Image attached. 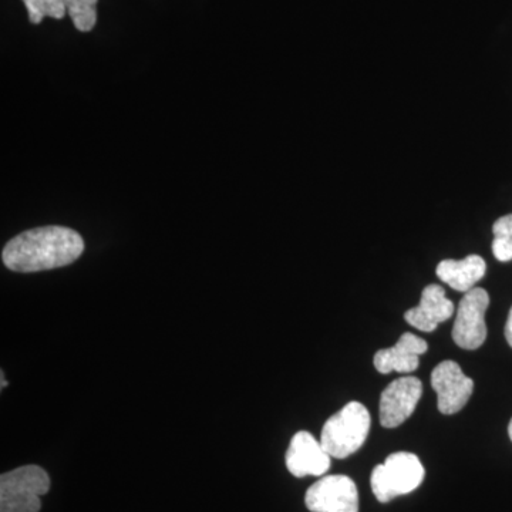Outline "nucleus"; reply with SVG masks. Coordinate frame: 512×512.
<instances>
[{
  "label": "nucleus",
  "mask_w": 512,
  "mask_h": 512,
  "mask_svg": "<svg viewBox=\"0 0 512 512\" xmlns=\"http://www.w3.org/2000/svg\"><path fill=\"white\" fill-rule=\"evenodd\" d=\"M84 241L79 232L66 227H40L22 232L3 248V264L10 271H49L73 264L82 256Z\"/></svg>",
  "instance_id": "1"
},
{
  "label": "nucleus",
  "mask_w": 512,
  "mask_h": 512,
  "mask_svg": "<svg viewBox=\"0 0 512 512\" xmlns=\"http://www.w3.org/2000/svg\"><path fill=\"white\" fill-rule=\"evenodd\" d=\"M370 426L372 420L365 404L350 402L326 421L320 434V443L330 457L343 460L363 447Z\"/></svg>",
  "instance_id": "2"
},
{
  "label": "nucleus",
  "mask_w": 512,
  "mask_h": 512,
  "mask_svg": "<svg viewBox=\"0 0 512 512\" xmlns=\"http://www.w3.org/2000/svg\"><path fill=\"white\" fill-rule=\"evenodd\" d=\"M424 474L426 471L416 454L399 451L375 467L370 485L379 503H389L393 498L417 490L423 483Z\"/></svg>",
  "instance_id": "3"
},
{
  "label": "nucleus",
  "mask_w": 512,
  "mask_h": 512,
  "mask_svg": "<svg viewBox=\"0 0 512 512\" xmlns=\"http://www.w3.org/2000/svg\"><path fill=\"white\" fill-rule=\"evenodd\" d=\"M49 474L39 466H25L0 477V512H39L49 493Z\"/></svg>",
  "instance_id": "4"
},
{
  "label": "nucleus",
  "mask_w": 512,
  "mask_h": 512,
  "mask_svg": "<svg viewBox=\"0 0 512 512\" xmlns=\"http://www.w3.org/2000/svg\"><path fill=\"white\" fill-rule=\"evenodd\" d=\"M490 306V295L483 288L466 292L458 303L456 322L453 326V340L458 348L477 350L487 339L485 312Z\"/></svg>",
  "instance_id": "5"
},
{
  "label": "nucleus",
  "mask_w": 512,
  "mask_h": 512,
  "mask_svg": "<svg viewBox=\"0 0 512 512\" xmlns=\"http://www.w3.org/2000/svg\"><path fill=\"white\" fill-rule=\"evenodd\" d=\"M306 508L312 512H359V493L348 476H326L309 487Z\"/></svg>",
  "instance_id": "6"
},
{
  "label": "nucleus",
  "mask_w": 512,
  "mask_h": 512,
  "mask_svg": "<svg viewBox=\"0 0 512 512\" xmlns=\"http://www.w3.org/2000/svg\"><path fill=\"white\" fill-rule=\"evenodd\" d=\"M431 387L437 393L440 413L451 416L463 410L474 392V382L453 360H446L431 373Z\"/></svg>",
  "instance_id": "7"
},
{
  "label": "nucleus",
  "mask_w": 512,
  "mask_h": 512,
  "mask_svg": "<svg viewBox=\"0 0 512 512\" xmlns=\"http://www.w3.org/2000/svg\"><path fill=\"white\" fill-rule=\"evenodd\" d=\"M423 394V383L414 376L399 377L383 390L380 397V424L396 429L416 410Z\"/></svg>",
  "instance_id": "8"
},
{
  "label": "nucleus",
  "mask_w": 512,
  "mask_h": 512,
  "mask_svg": "<svg viewBox=\"0 0 512 512\" xmlns=\"http://www.w3.org/2000/svg\"><path fill=\"white\" fill-rule=\"evenodd\" d=\"M328 451L308 431H299L292 437L286 451V468L296 478L322 477L330 468Z\"/></svg>",
  "instance_id": "9"
},
{
  "label": "nucleus",
  "mask_w": 512,
  "mask_h": 512,
  "mask_svg": "<svg viewBox=\"0 0 512 512\" xmlns=\"http://www.w3.org/2000/svg\"><path fill=\"white\" fill-rule=\"evenodd\" d=\"M429 350L426 340L413 335V333H404L400 336L396 346L389 349H382L375 355V367L377 372L382 375L389 373H413L419 369L420 356Z\"/></svg>",
  "instance_id": "10"
},
{
  "label": "nucleus",
  "mask_w": 512,
  "mask_h": 512,
  "mask_svg": "<svg viewBox=\"0 0 512 512\" xmlns=\"http://www.w3.org/2000/svg\"><path fill=\"white\" fill-rule=\"evenodd\" d=\"M453 313L454 303L446 298L443 286L429 285L423 289L419 305L404 313V319L413 328L430 333L450 319Z\"/></svg>",
  "instance_id": "11"
},
{
  "label": "nucleus",
  "mask_w": 512,
  "mask_h": 512,
  "mask_svg": "<svg viewBox=\"0 0 512 512\" xmlns=\"http://www.w3.org/2000/svg\"><path fill=\"white\" fill-rule=\"evenodd\" d=\"M485 271L487 264L480 255H468L460 261L444 259L437 265L436 274L454 291L466 293L484 278Z\"/></svg>",
  "instance_id": "12"
},
{
  "label": "nucleus",
  "mask_w": 512,
  "mask_h": 512,
  "mask_svg": "<svg viewBox=\"0 0 512 512\" xmlns=\"http://www.w3.org/2000/svg\"><path fill=\"white\" fill-rule=\"evenodd\" d=\"M97 2L99 0H64L67 13H69L74 26L80 32H90L96 25Z\"/></svg>",
  "instance_id": "13"
},
{
  "label": "nucleus",
  "mask_w": 512,
  "mask_h": 512,
  "mask_svg": "<svg viewBox=\"0 0 512 512\" xmlns=\"http://www.w3.org/2000/svg\"><path fill=\"white\" fill-rule=\"evenodd\" d=\"M493 254L500 262L512 261V214L495 221L493 227Z\"/></svg>",
  "instance_id": "14"
},
{
  "label": "nucleus",
  "mask_w": 512,
  "mask_h": 512,
  "mask_svg": "<svg viewBox=\"0 0 512 512\" xmlns=\"http://www.w3.org/2000/svg\"><path fill=\"white\" fill-rule=\"evenodd\" d=\"M28 9L29 20L33 25H39L43 19H63L67 9L64 0H23Z\"/></svg>",
  "instance_id": "15"
},
{
  "label": "nucleus",
  "mask_w": 512,
  "mask_h": 512,
  "mask_svg": "<svg viewBox=\"0 0 512 512\" xmlns=\"http://www.w3.org/2000/svg\"><path fill=\"white\" fill-rule=\"evenodd\" d=\"M505 339H507L508 345L512 348V308L508 313L507 325H505Z\"/></svg>",
  "instance_id": "16"
},
{
  "label": "nucleus",
  "mask_w": 512,
  "mask_h": 512,
  "mask_svg": "<svg viewBox=\"0 0 512 512\" xmlns=\"http://www.w3.org/2000/svg\"><path fill=\"white\" fill-rule=\"evenodd\" d=\"M508 436H510V439L512 441V419L510 421V426H508Z\"/></svg>",
  "instance_id": "17"
}]
</instances>
